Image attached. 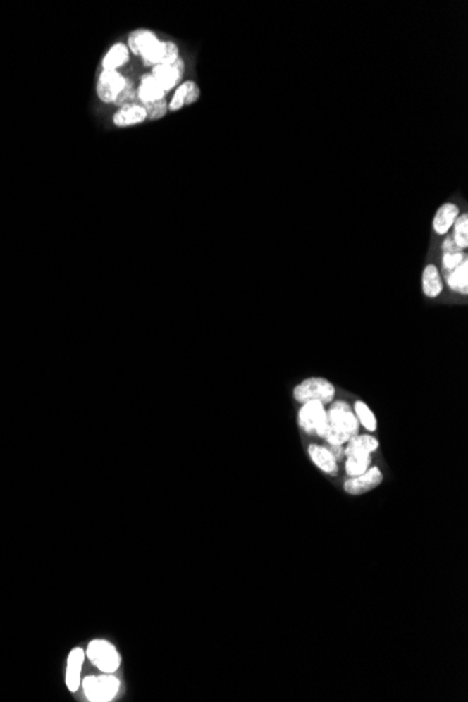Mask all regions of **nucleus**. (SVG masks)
<instances>
[{"label": "nucleus", "mask_w": 468, "mask_h": 702, "mask_svg": "<svg viewBox=\"0 0 468 702\" xmlns=\"http://www.w3.org/2000/svg\"><path fill=\"white\" fill-rule=\"evenodd\" d=\"M86 697L90 701L107 702L116 698L119 690V682L109 673L104 676H89L83 680Z\"/></svg>", "instance_id": "7ed1b4c3"}, {"label": "nucleus", "mask_w": 468, "mask_h": 702, "mask_svg": "<svg viewBox=\"0 0 468 702\" xmlns=\"http://www.w3.org/2000/svg\"><path fill=\"white\" fill-rule=\"evenodd\" d=\"M129 61V49L128 45L118 42L113 45L109 52L104 55L101 66L103 70H118V68L126 65Z\"/></svg>", "instance_id": "aec40b11"}, {"label": "nucleus", "mask_w": 468, "mask_h": 702, "mask_svg": "<svg viewBox=\"0 0 468 702\" xmlns=\"http://www.w3.org/2000/svg\"><path fill=\"white\" fill-rule=\"evenodd\" d=\"M327 419L330 426L351 432L353 435H357L359 432V421L353 415L351 407L345 402L334 404L333 408L327 412Z\"/></svg>", "instance_id": "6e6552de"}, {"label": "nucleus", "mask_w": 468, "mask_h": 702, "mask_svg": "<svg viewBox=\"0 0 468 702\" xmlns=\"http://www.w3.org/2000/svg\"><path fill=\"white\" fill-rule=\"evenodd\" d=\"M87 656L94 666H97L104 673H114L119 667L121 658L114 645L107 641H93L89 644Z\"/></svg>", "instance_id": "20e7f679"}, {"label": "nucleus", "mask_w": 468, "mask_h": 702, "mask_svg": "<svg viewBox=\"0 0 468 702\" xmlns=\"http://www.w3.org/2000/svg\"><path fill=\"white\" fill-rule=\"evenodd\" d=\"M445 289L443 278L435 264H428L422 272V292L428 299H436Z\"/></svg>", "instance_id": "ddd939ff"}, {"label": "nucleus", "mask_w": 468, "mask_h": 702, "mask_svg": "<svg viewBox=\"0 0 468 702\" xmlns=\"http://www.w3.org/2000/svg\"><path fill=\"white\" fill-rule=\"evenodd\" d=\"M378 449V442L373 436L363 435V436H355L348 442V448L345 450V455L351 453H367L371 455Z\"/></svg>", "instance_id": "412c9836"}, {"label": "nucleus", "mask_w": 468, "mask_h": 702, "mask_svg": "<svg viewBox=\"0 0 468 702\" xmlns=\"http://www.w3.org/2000/svg\"><path fill=\"white\" fill-rule=\"evenodd\" d=\"M143 109L147 113V119L149 121H157V119H161V118L167 116V113H168V103L164 99V100H159V101L146 104V106H143Z\"/></svg>", "instance_id": "393cba45"}, {"label": "nucleus", "mask_w": 468, "mask_h": 702, "mask_svg": "<svg viewBox=\"0 0 468 702\" xmlns=\"http://www.w3.org/2000/svg\"><path fill=\"white\" fill-rule=\"evenodd\" d=\"M126 82L128 78L121 75L118 70H103L96 86L97 97L106 104H114L119 93L126 86Z\"/></svg>", "instance_id": "39448f33"}, {"label": "nucleus", "mask_w": 468, "mask_h": 702, "mask_svg": "<svg viewBox=\"0 0 468 702\" xmlns=\"http://www.w3.org/2000/svg\"><path fill=\"white\" fill-rule=\"evenodd\" d=\"M136 97H137L139 106L143 107L146 104H150V103H154L159 100H164L166 92L161 89L159 82L150 73H146L140 78V83L136 89Z\"/></svg>", "instance_id": "f8f14e48"}, {"label": "nucleus", "mask_w": 468, "mask_h": 702, "mask_svg": "<svg viewBox=\"0 0 468 702\" xmlns=\"http://www.w3.org/2000/svg\"><path fill=\"white\" fill-rule=\"evenodd\" d=\"M295 400L306 404L310 401H319L321 404L331 402L335 397V387L333 383L323 377H312L300 384H297L293 390Z\"/></svg>", "instance_id": "f257e3e1"}, {"label": "nucleus", "mask_w": 468, "mask_h": 702, "mask_svg": "<svg viewBox=\"0 0 468 702\" xmlns=\"http://www.w3.org/2000/svg\"><path fill=\"white\" fill-rule=\"evenodd\" d=\"M330 446H331V448H330L328 450H330V453H331V455H333V456L335 457V460L341 459V456H343V450H341V446H337V445H330Z\"/></svg>", "instance_id": "a878e982"}, {"label": "nucleus", "mask_w": 468, "mask_h": 702, "mask_svg": "<svg viewBox=\"0 0 468 702\" xmlns=\"http://www.w3.org/2000/svg\"><path fill=\"white\" fill-rule=\"evenodd\" d=\"M347 457L348 460L345 464V471L350 475V478L366 472L371 464V455L367 453H351L347 455Z\"/></svg>", "instance_id": "4be33fe9"}, {"label": "nucleus", "mask_w": 468, "mask_h": 702, "mask_svg": "<svg viewBox=\"0 0 468 702\" xmlns=\"http://www.w3.org/2000/svg\"><path fill=\"white\" fill-rule=\"evenodd\" d=\"M460 216V208L453 202L443 204L435 214L432 229L438 235H448L453 229L455 222Z\"/></svg>", "instance_id": "9b49d317"}, {"label": "nucleus", "mask_w": 468, "mask_h": 702, "mask_svg": "<svg viewBox=\"0 0 468 702\" xmlns=\"http://www.w3.org/2000/svg\"><path fill=\"white\" fill-rule=\"evenodd\" d=\"M446 283L450 290L460 293L463 296L468 295V258L466 257L463 262L456 266L453 271L446 273Z\"/></svg>", "instance_id": "6ab92c4d"}, {"label": "nucleus", "mask_w": 468, "mask_h": 702, "mask_svg": "<svg viewBox=\"0 0 468 702\" xmlns=\"http://www.w3.org/2000/svg\"><path fill=\"white\" fill-rule=\"evenodd\" d=\"M160 38L156 32L144 28L135 30L128 37V49L136 56H142L149 48H152Z\"/></svg>", "instance_id": "4468645a"}, {"label": "nucleus", "mask_w": 468, "mask_h": 702, "mask_svg": "<svg viewBox=\"0 0 468 702\" xmlns=\"http://www.w3.org/2000/svg\"><path fill=\"white\" fill-rule=\"evenodd\" d=\"M309 456H310L312 462L317 467L320 468L321 471H324L326 474L335 475L338 472L337 460L330 453L328 449H326L323 446H319V445H310V448H309Z\"/></svg>", "instance_id": "a211bd4d"}, {"label": "nucleus", "mask_w": 468, "mask_h": 702, "mask_svg": "<svg viewBox=\"0 0 468 702\" xmlns=\"http://www.w3.org/2000/svg\"><path fill=\"white\" fill-rule=\"evenodd\" d=\"M147 119L146 110L139 104L123 106L114 114L113 122L118 128H128L133 125H139Z\"/></svg>", "instance_id": "2eb2a0df"}, {"label": "nucleus", "mask_w": 468, "mask_h": 702, "mask_svg": "<svg viewBox=\"0 0 468 702\" xmlns=\"http://www.w3.org/2000/svg\"><path fill=\"white\" fill-rule=\"evenodd\" d=\"M467 257V254L459 248L452 237H448L442 242V268L445 273L453 271L456 266H459L463 259Z\"/></svg>", "instance_id": "dca6fc26"}, {"label": "nucleus", "mask_w": 468, "mask_h": 702, "mask_svg": "<svg viewBox=\"0 0 468 702\" xmlns=\"http://www.w3.org/2000/svg\"><path fill=\"white\" fill-rule=\"evenodd\" d=\"M180 48L173 41L159 39L152 48H149L140 58L144 66L154 68L157 65H171L180 58Z\"/></svg>", "instance_id": "423d86ee"}, {"label": "nucleus", "mask_w": 468, "mask_h": 702, "mask_svg": "<svg viewBox=\"0 0 468 702\" xmlns=\"http://www.w3.org/2000/svg\"><path fill=\"white\" fill-rule=\"evenodd\" d=\"M150 75L159 82L161 89L168 93L174 87L180 86L183 83L184 75H185V62L180 56L174 63L171 65H157L152 68Z\"/></svg>", "instance_id": "0eeeda50"}, {"label": "nucleus", "mask_w": 468, "mask_h": 702, "mask_svg": "<svg viewBox=\"0 0 468 702\" xmlns=\"http://www.w3.org/2000/svg\"><path fill=\"white\" fill-rule=\"evenodd\" d=\"M452 230H453L452 238L455 244L463 251H466L468 248V215L466 212L457 218Z\"/></svg>", "instance_id": "5701e85b"}, {"label": "nucleus", "mask_w": 468, "mask_h": 702, "mask_svg": "<svg viewBox=\"0 0 468 702\" xmlns=\"http://www.w3.org/2000/svg\"><path fill=\"white\" fill-rule=\"evenodd\" d=\"M381 481H383L381 471L377 467H371L357 476H351L350 479H347L344 488L351 495H362L378 486Z\"/></svg>", "instance_id": "1a4fd4ad"}, {"label": "nucleus", "mask_w": 468, "mask_h": 702, "mask_svg": "<svg viewBox=\"0 0 468 702\" xmlns=\"http://www.w3.org/2000/svg\"><path fill=\"white\" fill-rule=\"evenodd\" d=\"M355 412H356V418H357V421H359L360 425H363L370 432L376 431V428H377L376 417H374L373 411L364 402L357 401L355 404Z\"/></svg>", "instance_id": "b1692460"}, {"label": "nucleus", "mask_w": 468, "mask_h": 702, "mask_svg": "<svg viewBox=\"0 0 468 702\" xmlns=\"http://www.w3.org/2000/svg\"><path fill=\"white\" fill-rule=\"evenodd\" d=\"M199 97H201V89L197 85V82L194 80L183 82L180 86H177L168 103V111L176 113L185 106H192L199 100Z\"/></svg>", "instance_id": "9d476101"}, {"label": "nucleus", "mask_w": 468, "mask_h": 702, "mask_svg": "<svg viewBox=\"0 0 468 702\" xmlns=\"http://www.w3.org/2000/svg\"><path fill=\"white\" fill-rule=\"evenodd\" d=\"M299 424L300 428L309 435L326 438L328 431V419L323 404L319 401L306 402L299 412Z\"/></svg>", "instance_id": "f03ea898"}, {"label": "nucleus", "mask_w": 468, "mask_h": 702, "mask_svg": "<svg viewBox=\"0 0 468 702\" xmlns=\"http://www.w3.org/2000/svg\"><path fill=\"white\" fill-rule=\"evenodd\" d=\"M83 660H85L83 649L76 648L70 652L69 659H68V669H66V686L72 693L78 691V689L80 686V672H82Z\"/></svg>", "instance_id": "f3484780"}]
</instances>
